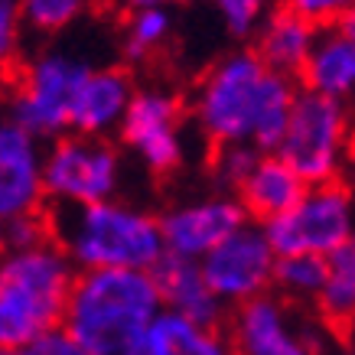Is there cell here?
<instances>
[{"instance_id": "6da1fadb", "label": "cell", "mask_w": 355, "mask_h": 355, "mask_svg": "<svg viewBox=\"0 0 355 355\" xmlns=\"http://www.w3.org/2000/svg\"><path fill=\"white\" fill-rule=\"evenodd\" d=\"M297 82L258 59L254 49L222 55L193 92V121L205 144H248L261 153H277L297 101Z\"/></svg>"}, {"instance_id": "7a4b0ae2", "label": "cell", "mask_w": 355, "mask_h": 355, "mask_svg": "<svg viewBox=\"0 0 355 355\" xmlns=\"http://www.w3.org/2000/svg\"><path fill=\"white\" fill-rule=\"evenodd\" d=\"M49 228L78 270H153L166 258L160 216L121 199L53 209Z\"/></svg>"}, {"instance_id": "3957f363", "label": "cell", "mask_w": 355, "mask_h": 355, "mask_svg": "<svg viewBox=\"0 0 355 355\" xmlns=\"http://www.w3.org/2000/svg\"><path fill=\"white\" fill-rule=\"evenodd\" d=\"M163 310L153 270H78L62 329L98 355H124Z\"/></svg>"}, {"instance_id": "277c9868", "label": "cell", "mask_w": 355, "mask_h": 355, "mask_svg": "<svg viewBox=\"0 0 355 355\" xmlns=\"http://www.w3.org/2000/svg\"><path fill=\"white\" fill-rule=\"evenodd\" d=\"M78 268L53 238L0 261V345L23 349L62 329Z\"/></svg>"}, {"instance_id": "5b68a950", "label": "cell", "mask_w": 355, "mask_h": 355, "mask_svg": "<svg viewBox=\"0 0 355 355\" xmlns=\"http://www.w3.org/2000/svg\"><path fill=\"white\" fill-rule=\"evenodd\" d=\"M95 65L62 49H49L26 59L13 76V88L7 98L13 124L30 130L40 140H59L72 134V108L82 82Z\"/></svg>"}, {"instance_id": "8992f818", "label": "cell", "mask_w": 355, "mask_h": 355, "mask_svg": "<svg viewBox=\"0 0 355 355\" xmlns=\"http://www.w3.org/2000/svg\"><path fill=\"white\" fill-rule=\"evenodd\" d=\"M355 147V111L336 98L300 88L277 157L291 163L306 186L336 183Z\"/></svg>"}, {"instance_id": "52a82bcc", "label": "cell", "mask_w": 355, "mask_h": 355, "mask_svg": "<svg viewBox=\"0 0 355 355\" xmlns=\"http://www.w3.org/2000/svg\"><path fill=\"white\" fill-rule=\"evenodd\" d=\"M46 199L53 209L108 202L121 189V153L108 137L65 134L46 147Z\"/></svg>"}, {"instance_id": "ba28073f", "label": "cell", "mask_w": 355, "mask_h": 355, "mask_svg": "<svg viewBox=\"0 0 355 355\" xmlns=\"http://www.w3.org/2000/svg\"><path fill=\"white\" fill-rule=\"evenodd\" d=\"M264 232L280 258L284 254L329 258L355 235V196L339 180L310 186L300 202L268 222Z\"/></svg>"}, {"instance_id": "9c48e42d", "label": "cell", "mask_w": 355, "mask_h": 355, "mask_svg": "<svg viewBox=\"0 0 355 355\" xmlns=\"http://www.w3.org/2000/svg\"><path fill=\"white\" fill-rule=\"evenodd\" d=\"M329 329L277 293H264L232 313L228 343L235 355H329Z\"/></svg>"}, {"instance_id": "30bf717a", "label": "cell", "mask_w": 355, "mask_h": 355, "mask_svg": "<svg viewBox=\"0 0 355 355\" xmlns=\"http://www.w3.org/2000/svg\"><path fill=\"white\" fill-rule=\"evenodd\" d=\"M280 254L270 245L268 232L258 222H248L228 235L222 245L202 258V274L209 287L218 293V300L238 310L245 303L258 300L274 291V274H277Z\"/></svg>"}, {"instance_id": "8fae6325", "label": "cell", "mask_w": 355, "mask_h": 355, "mask_svg": "<svg viewBox=\"0 0 355 355\" xmlns=\"http://www.w3.org/2000/svg\"><path fill=\"white\" fill-rule=\"evenodd\" d=\"M118 134L124 147L157 176L180 170L186 160L183 108L180 98L163 88H137Z\"/></svg>"}, {"instance_id": "7c38bea8", "label": "cell", "mask_w": 355, "mask_h": 355, "mask_svg": "<svg viewBox=\"0 0 355 355\" xmlns=\"http://www.w3.org/2000/svg\"><path fill=\"white\" fill-rule=\"evenodd\" d=\"M241 225H248V212L241 199L232 193L196 196V199L170 205L160 216L166 254L186 261L209 258Z\"/></svg>"}, {"instance_id": "4fadbf2b", "label": "cell", "mask_w": 355, "mask_h": 355, "mask_svg": "<svg viewBox=\"0 0 355 355\" xmlns=\"http://www.w3.org/2000/svg\"><path fill=\"white\" fill-rule=\"evenodd\" d=\"M46 150L43 140L33 137L13 121L0 128V218L40 216L46 199Z\"/></svg>"}, {"instance_id": "5bb4252c", "label": "cell", "mask_w": 355, "mask_h": 355, "mask_svg": "<svg viewBox=\"0 0 355 355\" xmlns=\"http://www.w3.org/2000/svg\"><path fill=\"white\" fill-rule=\"evenodd\" d=\"M134 95L137 88L124 69L95 65L78 88L76 108H72V134L108 137L111 130H121Z\"/></svg>"}, {"instance_id": "9a60e30c", "label": "cell", "mask_w": 355, "mask_h": 355, "mask_svg": "<svg viewBox=\"0 0 355 355\" xmlns=\"http://www.w3.org/2000/svg\"><path fill=\"white\" fill-rule=\"evenodd\" d=\"M157 287H160L163 306L176 316H186L199 326H212L218 329L225 320V303L218 300V293L209 287V280L202 274L199 261H186V258H166L153 268Z\"/></svg>"}, {"instance_id": "2e32d148", "label": "cell", "mask_w": 355, "mask_h": 355, "mask_svg": "<svg viewBox=\"0 0 355 355\" xmlns=\"http://www.w3.org/2000/svg\"><path fill=\"white\" fill-rule=\"evenodd\" d=\"M316 40H320V26L280 3L254 33V53L268 69L287 78H300Z\"/></svg>"}, {"instance_id": "e0dca14e", "label": "cell", "mask_w": 355, "mask_h": 355, "mask_svg": "<svg viewBox=\"0 0 355 355\" xmlns=\"http://www.w3.org/2000/svg\"><path fill=\"white\" fill-rule=\"evenodd\" d=\"M306 189L310 186L303 183V176L291 163H284L277 153H264L235 196L245 205L248 218H254L258 225H268L277 216L291 212Z\"/></svg>"}, {"instance_id": "ac0fdd59", "label": "cell", "mask_w": 355, "mask_h": 355, "mask_svg": "<svg viewBox=\"0 0 355 355\" xmlns=\"http://www.w3.org/2000/svg\"><path fill=\"white\" fill-rule=\"evenodd\" d=\"M300 88L355 105V40H349L339 26H323L300 76Z\"/></svg>"}, {"instance_id": "d6986e66", "label": "cell", "mask_w": 355, "mask_h": 355, "mask_svg": "<svg viewBox=\"0 0 355 355\" xmlns=\"http://www.w3.org/2000/svg\"><path fill=\"white\" fill-rule=\"evenodd\" d=\"M124 355H235L228 336L163 310Z\"/></svg>"}, {"instance_id": "ffe728a7", "label": "cell", "mask_w": 355, "mask_h": 355, "mask_svg": "<svg viewBox=\"0 0 355 355\" xmlns=\"http://www.w3.org/2000/svg\"><path fill=\"white\" fill-rule=\"evenodd\" d=\"M326 287L316 300L320 320L333 329H352L355 326V235L339 251L329 254Z\"/></svg>"}, {"instance_id": "44dd1931", "label": "cell", "mask_w": 355, "mask_h": 355, "mask_svg": "<svg viewBox=\"0 0 355 355\" xmlns=\"http://www.w3.org/2000/svg\"><path fill=\"white\" fill-rule=\"evenodd\" d=\"M326 270H329V261L320 254H284L274 274V293L293 306H303V303L316 306L326 287Z\"/></svg>"}, {"instance_id": "7402d4cb", "label": "cell", "mask_w": 355, "mask_h": 355, "mask_svg": "<svg viewBox=\"0 0 355 355\" xmlns=\"http://www.w3.org/2000/svg\"><path fill=\"white\" fill-rule=\"evenodd\" d=\"M173 17L163 7H147V10H130L124 17V33H121V46L130 62H144L170 40Z\"/></svg>"}, {"instance_id": "603a6c76", "label": "cell", "mask_w": 355, "mask_h": 355, "mask_svg": "<svg viewBox=\"0 0 355 355\" xmlns=\"http://www.w3.org/2000/svg\"><path fill=\"white\" fill-rule=\"evenodd\" d=\"M85 7L88 0H20L26 30L33 33H62L85 13Z\"/></svg>"}, {"instance_id": "cb8c5ba5", "label": "cell", "mask_w": 355, "mask_h": 355, "mask_svg": "<svg viewBox=\"0 0 355 355\" xmlns=\"http://www.w3.org/2000/svg\"><path fill=\"white\" fill-rule=\"evenodd\" d=\"M261 157H264V153L254 150V147H248V144L212 150V176H216V183L222 186V193L235 196L238 189L245 186L248 176H251V170L258 166Z\"/></svg>"}, {"instance_id": "d4e9b609", "label": "cell", "mask_w": 355, "mask_h": 355, "mask_svg": "<svg viewBox=\"0 0 355 355\" xmlns=\"http://www.w3.org/2000/svg\"><path fill=\"white\" fill-rule=\"evenodd\" d=\"M212 3H216V13L222 17L225 30L238 40L254 36L261 23L280 7V0H212Z\"/></svg>"}, {"instance_id": "484cf974", "label": "cell", "mask_w": 355, "mask_h": 355, "mask_svg": "<svg viewBox=\"0 0 355 355\" xmlns=\"http://www.w3.org/2000/svg\"><path fill=\"white\" fill-rule=\"evenodd\" d=\"M53 238V228H49V218L40 216H20L3 222V248L7 251H23V248H36Z\"/></svg>"}, {"instance_id": "4316f807", "label": "cell", "mask_w": 355, "mask_h": 355, "mask_svg": "<svg viewBox=\"0 0 355 355\" xmlns=\"http://www.w3.org/2000/svg\"><path fill=\"white\" fill-rule=\"evenodd\" d=\"M284 7H291L293 13L306 17L310 23H316L320 30L323 26H336L345 13L355 10V0H280Z\"/></svg>"}, {"instance_id": "83f0119b", "label": "cell", "mask_w": 355, "mask_h": 355, "mask_svg": "<svg viewBox=\"0 0 355 355\" xmlns=\"http://www.w3.org/2000/svg\"><path fill=\"white\" fill-rule=\"evenodd\" d=\"M23 30H26V20H23L20 0H0V55L7 62L17 59Z\"/></svg>"}, {"instance_id": "f1b7e54d", "label": "cell", "mask_w": 355, "mask_h": 355, "mask_svg": "<svg viewBox=\"0 0 355 355\" xmlns=\"http://www.w3.org/2000/svg\"><path fill=\"white\" fill-rule=\"evenodd\" d=\"M33 355H98L95 349H88L85 343H78L69 329H55V333L43 336L40 343L30 345Z\"/></svg>"}, {"instance_id": "f546056e", "label": "cell", "mask_w": 355, "mask_h": 355, "mask_svg": "<svg viewBox=\"0 0 355 355\" xmlns=\"http://www.w3.org/2000/svg\"><path fill=\"white\" fill-rule=\"evenodd\" d=\"M114 3L130 13V10H147V7H163V10H170V7H180L186 0H114Z\"/></svg>"}, {"instance_id": "4dcf8cb0", "label": "cell", "mask_w": 355, "mask_h": 355, "mask_svg": "<svg viewBox=\"0 0 355 355\" xmlns=\"http://www.w3.org/2000/svg\"><path fill=\"white\" fill-rule=\"evenodd\" d=\"M336 26H339V30L345 33V36H349V40H355V10L352 13H345L343 20L336 23Z\"/></svg>"}, {"instance_id": "1f68e13d", "label": "cell", "mask_w": 355, "mask_h": 355, "mask_svg": "<svg viewBox=\"0 0 355 355\" xmlns=\"http://www.w3.org/2000/svg\"><path fill=\"white\" fill-rule=\"evenodd\" d=\"M339 355H355V326L349 329V336H345L343 349H339Z\"/></svg>"}, {"instance_id": "d6a6232c", "label": "cell", "mask_w": 355, "mask_h": 355, "mask_svg": "<svg viewBox=\"0 0 355 355\" xmlns=\"http://www.w3.org/2000/svg\"><path fill=\"white\" fill-rule=\"evenodd\" d=\"M0 355H33V349L30 345H23V349H3Z\"/></svg>"}, {"instance_id": "836d02e7", "label": "cell", "mask_w": 355, "mask_h": 355, "mask_svg": "<svg viewBox=\"0 0 355 355\" xmlns=\"http://www.w3.org/2000/svg\"><path fill=\"white\" fill-rule=\"evenodd\" d=\"M352 111H355V105H352Z\"/></svg>"}]
</instances>
